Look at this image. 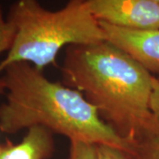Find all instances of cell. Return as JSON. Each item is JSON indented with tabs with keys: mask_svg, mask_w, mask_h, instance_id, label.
Returning a JSON list of instances; mask_svg holds the SVG:
<instances>
[{
	"mask_svg": "<svg viewBox=\"0 0 159 159\" xmlns=\"http://www.w3.org/2000/svg\"><path fill=\"white\" fill-rule=\"evenodd\" d=\"M6 102L0 105V131L14 134L33 125L80 141L132 152L124 139L76 89L53 82L29 63L11 64L0 75Z\"/></svg>",
	"mask_w": 159,
	"mask_h": 159,
	"instance_id": "1",
	"label": "cell"
},
{
	"mask_svg": "<svg viewBox=\"0 0 159 159\" xmlns=\"http://www.w3.org/2000/svg\"><path fill=\"white\" fill-rule=\"evenodd\" d=\"M62 74L66 86L80 92L124 139L133 142L153 121L154 75L108 41L68 46Z\"/></svg>",
	"mask_w": 159,
	"mask_h": 159,
	"instance_id": "2",
	"label": "cell"
},
{
	"mask_svg": "<svg viewBox=\"0 0 159 159\" xmlns=\"http://www.w3.org/2000/svg\"><path fill=\"white\" fill-rule=\"evenodd\" d=\"M7 20L15 34L7 56L0 62V75L11 64L29 63L39 70L56 65L65 46L106 41L100 23L92 14L88 0H69L58 11H49L38 0H17ZM0 94H5L1 87Z\"/></svg>",
	"mask_w": 159,
	"mask_h": 159,
	"instance_id": "3",
	"label": "cell"
},
{
	"mask_svg": "<svg viewBox=\"0 0 159 159\" xmlns=\"http://www.w3.org/2000/svg\"><path fill=\"white\" fill-rule=\"evenodd\" d=\"M98 21L132 30L159 29V4L152 0H88Z\"/></svg>",
	"mask_w": 159,
	"mask_h": 159,
	"instance_id": "4",
	"label": "cell"
},
{
	"mask_svg": "<svg viewBox=\"0 0 159 159\" xmlns=\"http://www.w3.org/2000/svg\"><path fill=\"white\" fill-rule=\"evenodd\" d=\"M99 23L106 41L125 51L149 74L159 75V29L132 30Z\"/></svg>",
	"mask_w": 159,
	"mask_h": 159,
	"instance_id": "5",
	"label": "cell"
},
{
	"mask_svg": "<svg viewBox=\"0 0 159 159\" xmlns=\"http://www.w3.org/2000/svg\"><path fill=\"white\" fill-rule=\"evenodd\" d=\"M55 150L53 133L43 125H33L17 144L7 140L0 145V159H49Z\"/></svg>",
	"mask_w": 159,
	"mask_h": 159,
	"instance_id": "6",
	"label": "cell"
},
{
	"mask_svg": "<svg viewBox=\"0 0 159 159\" xmlns=\"http://www.w3.org/2000/svg\"><path fill=\"white\" fill-rule=\"evenodd\" d=\"M132 154L135 159H159V125L155 119L133 140Z\"/></svg>",
	"mask_w": 159,
	"mask_h": 159,
	"instance_id": "7",
	"label": "cell"
},
{
	"mask_svg": "<svg viewBox=\"0 0 159 159\" xmlns=\"http://www.w3.org/2000/svg\"><path fill=\"white\" fill-rule=\"evenodd\" d=\"M68 159H98L96 144L80 141L70 142Z\"/></svg>",
	"mask_w": 159,
	"mask_h": 159,
	"instance_id": "8",
	"label": "cell"
},
{
	"mask_svg": "<svg viewBox=\"0 0 159 159\" xmlns=\"http://www.w3.org/2000/svg\"><path fill=\"white\" fill-rule=\"evenodd\" d=\"M15 34V29L7 19H5L2 6H0V54L11 48Z\"/></svg>",
	"mask_w": 159,
	"mask_h": 159,
	"instance_id": "9",
	"label": "cell"
},
{
	"mask_svg": "<svg viewBox=\"0 0 159 159\" xmlns=\"http://www.w3.org/2000/svg\"><path fill=\"white\" fill-rule=\"evenodd\" d=\"M97 152L98 159H135L132 152L120 148L97 144Z\"/></svg>",
	"mask_w": 159,
	"mask_h": 159,
	"instance_id": "10",
	"label": "cell"
},
{
	"mask_svg": "<svg viewBox=\"0 0 159 159\" xmlns=\"http://www.w3.org/2000/svg\"><path fill=\"white\" fill-rule=\"evenodd\" d=\"M149 107L155 121L159 125V79L155 76L152 78V93Z\"/></svg>",
	"mask_w": 159,
	"mask_h": 159,
	"instance_id": "11",
	"label": "cell"
},
{
	"mask_svg": "<svg viewBox=\"0 0 159 159\" xmlns=\"http://www.w3.org/2000/svg\"><path fill=\"white\" fill-rule=\"evenodd\" d=\"M152 1H154V2H157V3H158L159 4V0H152Z\"/></svg>",
	"mask_w": 159,
	"mask_h": 159,
	"instance_id": "12",
	"label": "cell"
}]
</instances>
